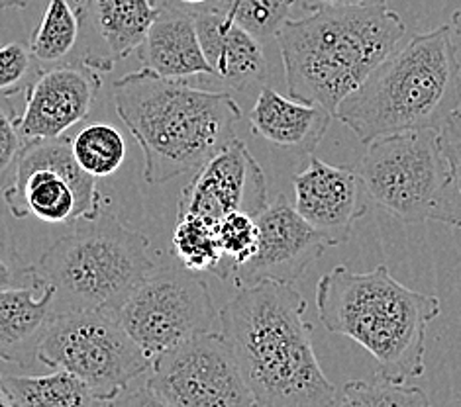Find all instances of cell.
<instances>
[{
	"instance_id": "obj_12",
	"label": "cell",
	"mask_w": 461,
	"mask_h": 407,
	"mask_svg": "<svg viewBox=\"0 0 461 407\" xmlns=\"http://www.w3.org/2000/svg\"><path fill=\"white\" fill-rule=\"evenodd\" d=\"M267 204L266 174L246 143L234 137L193 173L181 192L177 217L191 214L216 226L232 212L258 217Z\"/></svg>"
},
{
	"instance_id": "obj_2",
	"label": "cell",
	"mask_w": 461,
	"mask_h": 407,
	"mask_svg": "<svg viewBox=\"0 0 461 407\" xmlns=\"http://www.w3.org/2000/svg\"><path fill=\"white\" fill-rule=\"evenodd\" d=\"M116 114L144 153V179L163 184L199 171L236 137L241 119L232 94L169 81L148 69L113 86Z\"/></svg>"
},
{
	"instance_id": "obj_1",
	"label": "cell",
	"mask_w": 461,
	"mask_h": 407,
	"mask_svg": "<svg viewBox=\"0 0 461 407\" xmlns=\"http://www.w3.org/2000/svg\"><path fill=\"white\" fill-rule=\"evenodd\" d=\"M256 407H330L338 390L312 347L306 300L293 284L244 286L221 314Z\"/></svg>"
},
{
	"instance_id": "obj_24",
	"label": "cell",
	"mask_w": 461,
	"mask_h": 407,
	"mask_svg": "<svg viewBox=\"0 0 461 407\" xmlns=\"http://www.w3.org/2000/svg\"><path fill=\"white\" fill-rule=\"evenodd\" d=\"M73 155L79 167L93 179L113 177L126 161V139L113 124L93 122L71 139Z\"/></svg>"
},
{
	"instance_id": "obj_38",
	"label": "cell",
	"mask_w": 461,
	"mask_h": 407,
	"mask_svg": "<svg viewBox=\"0 0 461 407\" xmlns=\"http://www.w3.org/2000/svg\"><path fill=\"white\" fill-rule=\"evenodd\" d=\"M0 245H3V239H0Z\"/></svg>"
},
{
	"instance_id": "obj_27",
	"label": "cell",
	"mask_w": 461,
	"mask_h": 407,
	"mask_svg": "<svg viewBox=\"0 0 461 407\" xmlns=\"http://www.w3.org/2000/svg\"><path fill=\"white\" fill-rule=\"evenodd\" d=\"M216 235L224 259L234 270L256 255L259 243L258 219L246 212H232L216 224Z\"/></svg>"
},
{
	"instance_id": "obj_11",
	"label": "cell",
	"mask_w": 461,
	"mask_h": 407,
	"mask_svg": "<svg viewBox=\"0 0 461 407\" xmlns=\"http://www.w3.org/2000/svg\"><path fill=\"white\" fill-rule=\"evenodd\" d=\"M148 386L169 407H256L222 333L203 332L151 360Z\"/></svg>"
},
{
	"instance_id": "obj_13",
	"label": "cell",
	"mask_w": 461,
	"mask_h": 407,
	"mask_svg": "<svg viewBox=\"0 0 461 407\" xmlns=\"http://www.w3.org/2000/svg\"><path fill=\"white\" fill-rule=\"evenodd\" d=\"M256 219L259 227L256 255L232 270L240 288L266 280L294 284L330 247L283 194Z\"/></svg>"
},
{
	"instance_id": "obj_32",
	"label": "cell",
	"mask_w": 461,
	"mask_h": 407,
	"mask_svg": "<svg viewBox=\"0 0 461 407\" xmlns=\"http://www.w3.org/2000/svg\"><path fill=\"white\" fill-rule=\"evenodd\" d=\"M106 407H169V405L163 402L146 382L144 386L126 388L122 394H118L116 398L108 402Z\"/></svg>"
},
{
	"instance_id": "obj_31",
	"label": "cell",
	"mask_w": 461,
	"mask_h": 407,
	"mask_svg": "<svg viewBox=\"0 0 461 407\" xmlns=\"http://www.w3.org/2000/svg\"><path fill=\"white\" fill-rule=\"evenodd\" d=\"M36 284L32 277V267L20 262L10 251H0V292L26 288Z\"/></svg>"
},
{
	"instance_id": "obj_10",
	"label": "cell",
	"mask_w": 461,
	"mask_h": 407,
	"mask_svg": "<svg viewBox=\"0 0 461 407\" xmlns=\"http://www.w3.org/2000/svg\"><path fill=\"white\" fill-rule=\"evenodd\" d=\"M3 198L14 217L34 216L46 224H75L104 204L96 179L79 167L65 137L24 143Z\"/></svg>"
},
{
	"instance_id": "obj_9",
	"label": "cell",
	"mask_w": 461,
	"mask_h": 407,
	"mask_svg": "<svg viewBox=\"0 0 461 407\" xmlns=\"http://www.w3.org/2000/svg\"><path fill=\"white\" fill-rule=\"evenodd\" d=\"M218 317L199 272L156 267L118 307L116 319L153 360L196 333L211 332Z\"/></svg>"
},
{
	"instance_id": "obj_35",
	"label": "cell",
	"mask_w": 461,
	"mask_h": 407,
	"mask_svg": "<svg viewBox=\"0 0 461 407\" xmlns=\"http://www.w3.org/2000/svg\"><path fill=\"white\" fill-rule=\"evenodd\" d=\"M0 407H16L14 402H13V398H10V394H8L6 386H5L3 374H0Z\"/></svg>"
},
{
	"instance_id": "obj_3",
	"label": "cell",
	"mask_w": 461,
	"mask_h": 407,
	"mask_svg": "<svg viewBox=\"0 0 461 407\" xmlns=\"http://www.w3.org/2000/svg\"><path fill=\"white\" fill-rule=\"evenodd\" d=\"M402 18L387 6H318L287 20L277 34L289 96L338 106L399 48Z\"/></svg>"
},
{
	"instance_id": "obj_14",
	"label": "cell",
	"mask_w": 461,
	"mask_h": 407,
	"mask_svg": "<svg viewBox=\"0 0 461 407\" xmlns=\"http://www.w3.org/2000/svg\"><path fill=\"white\" fill-rule=\"evenodd\" d=\"M101 91V71L89 61L53 65L40 71L26 91V106L18 116L24 143L61 137L91 114Z\"/></svg>"
},
{
	"instance_id": "obj_5",
	"label": "cell",
	"mask_w": 461,
	"mask_h": 407,
	"mask_svg": "<svg viewBox=\"0 0 461 407\" xmlns=\"http://www.w3.org/2000/svg\"><path fill=\"white\" fill-rule=\"evenodd\" d=\"M459 108L461 61L452 28L440 26L394 49L334 118L371 143L404 131H440Z\"/></svg>"
},
{
	"instance_id": "obj_6",
	"label": "cell",
	"mask_w": 461,
	"mask_h": 407,
	"mask_svg": "<svg viewBox=\"0 0 461 407\" xmlns=\"http://www.w3.org/2000/svg\"><path fill=\"white\" fill-rule=\"evenodd\" d=\"M149 239L128 227L103 204L93 217H81L32 267L34 282L51 286L53 315L95 310L116 315L141 279L156 269Z\"/></svg>"
},
{
	"instance_id": "obj_34",
	"label": "cell",
	"mask_w": 461,
	"mask_h": 407,
	"mask_svg": "<svg viewBox=\"0 0 461 407\" xmlns=\"http://www.w3.org/2000/svg\"><path fill=\"white\" fill-rule=\"evenodd\" d=\"M306 8L312 10L318 6H387L389 0H299Z\"/></svg>"
},
{
	"instance_id": "obj_19",
	"label": "cell",
	"mask_w": 461,
	"mask_h": 407,
	"mask_svg": "<svg viewBox=\"0 0 461 407\" xmlns=\"http://www.w3.org/2000/svg\"><path fill=\"white\" fill-rule=\"evenodd\" d=\"M51 286L38 284L0 292V360L28 368L53 317Z\"/></svg>"
},
{
	"instance_id": "obj_7",
	"label": "cell",
	"mask_w": 461,
	"mask_h": 407,
	"mask_svg": "<svg viewBox=\"0 0 461 407\" xmlns=\"http://www.w3.org/2000/svg\"><path fill=\"white\" fill-rule=\"evenodd\" d=\"M369 200L402 224L440 222L461 229V206L440 131L379 137L356 164Z\"/></svg>"
},
{
	"instance_id": "obj_16",
	"label": "cell",
	"mask_w": 461,
	"mask_h": 407,
	"mask_svg": "<svg viewBox=\"0 0 461 407\" xmlns=\"http://www.w3.org/2000/svg\"><path fill=\"white\" fill-rule=\"evenodd\" d=\"M194 24L204 58L218 81L234 91H244L266 79L267 59L263 43L249 31L218 10L194 14Z\"/></svg>"
},
{
	"instance_id": "obj_15",
	"label": "cell",
	"mask_w": 461,
	"mask_h": 407,
	"mask_svg": "<svg viewBox=\"0 0 461 407\" xmlns=\"http://www.w3.org/2000/svg\"><path fill=\"white\" fill-rule=\"evenodd\" d=\"M293 186L296 212L330 247L348 243L356 222L367 214V194L349 164H328L311 155Z\"/></svg>"
},
{
	"instance_id": "obj_23",
	"label": "cell",
	"mask_w": 461,
	"mask_h": 407,
	"mask_svg": "<svg viewBox=\"0 0 461 407\" xmlns=\"http://www.w3.org/2000/svg\"><path fill=\"white\" fill-rule=\"evenodd\" d=\"M171 247L175 257L185 269L193 272H214L216 277L228 279L230 269L224 265V255L218 243L216 226L199 216H181L173 229Z\"/></svg>"
},
{
	"instance_id": "obj_22",
	"label": "cell",
	"mask_w": 461,
	"mask_h": 407,
	"mask_svg": "<svg viewBox=\"0 0 461 407\" xmlns=\"http://www.w3.org/2000/svg\"><path fill=\"white\" fill-rule=\"evenodd\" d=\"M81 30V6H73L69 0H50L30 43L32 55L41 65H59L77 48Z\"/></svg>"
},
{
	"instance_id": "obj_30",
	"label": "cell",
	"mask_w": 461,
	"mask_h": 407,
	"mask_svg": "<svg viewBox=\"0 0 461 407\" xmlns=\"http://www.w3.org/2000/svg\"><path fill=\"white\" fill-rule=\"evenodd\" d=\"M440 141L446 157L449 161V167H452V177L454 186L459 198L461 206V108L457 112L447 118V122L440 129Z\"/></svg>"
},
{
	"instance_id": "obj_37",
	"label": "cell",
	"mask_w": 461,
	"mask_h": 407,
	"mask_svg": "<svg viewBox=\"0 0 461 407\" xmlns=\"http://www.w3.org/2000/svg\"><path fill=\"white\" fill-rule=\"evenodd\" d=\"M452 28L457 36H461V6L456 10L452 16Z\"/></svg>"
},
{
	"instance_id": "obj_8",
	"label": "cell",
	"mask_w": 461,
	"mask_h": 407,
	"mask_svg": "<svg viewBox=\"0 0 461 407\" xmlns=\"http://www.w3.org/2000/svg\"><path fill=\"white\" fill-rule=\"evenodd\" d=\"M38 360L83 380L103 402L116 398L151 368V358L116 315L95 310L53 315Z\"/></svg>"
},
{
	"instance_id": "obj_33",
	"label": "cell",
	"mask_w": 461,
	"mask_h": 407,
	"mask_svg": "<svg viewBox=\"0 0 461 407\" xmlns=\"http://www.w3.org/2000/svg\"><path fill=\"white\" fill-rule=\"evenodd\" d=\"M218 0H161V6L179 10V13L186 14H199L204 10H212Z\"/></svg>"
},
{
	"instance_id": "obj_21",
	"label": "cell",
	"mask_w": 461,
	"mask_h": 407,
	"mask_svg": "<svg viewBox=\"0 0 461 407\" xmlns=\"http://www.w3.org/2000/svg\"><path fill=\"white\" fill-rule=\"evenodd\" d=\"M3 382L16 407H106L93 390L73 374L56 370L43 376L3 374Z\"/></svg>"
},
{
	"instance_id": "obj_26",
	"label": "cell",
	"mask_w": 461,
	"mask_h": 407,
	"mask_svg": "<svg viewBox=\"0 0 461 407\" xmlns=\"http://www.w3.org/2000/svg\"><path fill=\"white\" fill-rule=\"evenodd\" d=\"M296 3L299 0H218L212 10L234 20L238 26L266 43L277 40L285 22L291 20Z\"/></svg>"
},
{
	"instance_id": "obj_25",
	"label": "cell",
	"mask_w": 461,
	"mask_h": 407,
	"mask_svg": "<svg viewBox=\"0 0 461 407\" xmlns=\"http://www.w3.org/2000/svg\"><path fill=\"white\" fill-rule=\"evenodd\" d=\"M330 407H434L422 388L406 386L377 376L375 380H349L338 390Z\"/></svg>"
},
{
	"instance_id": "obj_20",
	"label": "cell",
	"mask_w": 461,
	"mask_h": 407,
	"mask_svg": "<svg viewBox=\"0 0 461 407\" xmlns=\"http://www.w3.org/2000/svg\"><path fill=\"white\" fill-rule=\"evenodd\" d=\"M161 10V0H83L81 4L83 24L93 26L111 61L140 49Z\"/></svg>"
},
{
	"instance_id": "obj_29",
	"label": "cell",
	"mask_w": 461,
	"mask_h": 407,
	"mask_svg": "<svg viewBox=\"0 0 461 407\" xmlns=\"http://www.w3.org/2000/svg\"><path fill=\"white\" fill-rule=\"evenodd\" d=\"M22 147L24 139L20 136L18 118L10 106L0 104V189H5L10 181V173L16 167Z\"/></svg>"
},
{
	"instance_id": "obj_36",
	"label": "cell",
	"mask_w": 461,
	"mask_h": 407,
	"mask_svg": "<svg viewBox=\"0 0 461 407\" xmlns=\"http://www.w3.org/2000/svg\"><path fill=\"white\" fill-rule=\"evenodd\" d=\"M30 0H0V10H10V8H24L28 6Z\"/></svg>"
},
{
	"instance_id": "obj_18",
	"label": "cell",
	"mask_w": 461,
	"mask_h": 407,
	"mask_svg": "<svg viewBox=\"0 0 461 407\" xmlns=\"http://www.w3.org/2000/svg\"><path fill=\"white\" fill-rule=\"evenodd\" d=\"M332 118L321 104L287 98L273 89H261L249 112V124L256 136L273 146L312 155L330 128Z\"/></svg>"
},
{
	"instance_id": "obj_17",
	"label": "cell",
	"mask_w": 461,
	"mask_h": 407,
	"mask_svg": "<svg viewBox=\"0 0 461 407\" xmlns=\"http://www.w3.org/2000/svg\"><path fill=\"white\" fill-rule=\"evenodd\" d=\"M141 69L169 81H186L189 76H214L196 31L194 16L163 6L159 18L140 49Z\"/></svg>"
},
{
	"instance_id": "obj_4",
	"label": "cell",
	"mask_w": 461,
	"mask_h": 407,
	"mask_svg": "<svg viewBox=\"0 0 461 407\" xmlns=\"http://www.w3.org/2000/svg\"><path fill=\"white\" fill-rule=\"evenodd\" d=\"M316 307L328 332L375 358L377 376L406 382L424 374L428 325L442 314L438 296L409 288L385 265L369 272L338 265L318 280Z\"/></svg>"
},
{
	"instance_id": "obj_28",
	"label": "cell",
	"mask_w": 461,
	"mask_h": 407,
	"mask_svg": "<svg viewBox=\"0 0 461 407\" xmlns=\"http://www.w3.org/2000/svg\"><path fill=\"white\" fill-rule=\"evenodd\" d=\"M36 58L32 49L20 41H10L0 48V96L18 94L38 76Z\"/></svg>"
}]
</instances>
